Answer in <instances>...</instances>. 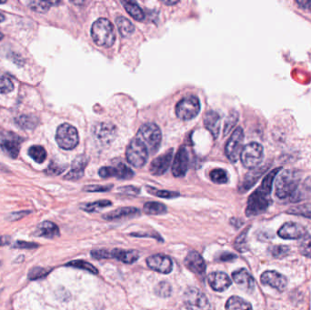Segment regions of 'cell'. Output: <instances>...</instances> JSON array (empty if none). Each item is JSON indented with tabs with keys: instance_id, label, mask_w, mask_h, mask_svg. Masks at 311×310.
I'll list each match as a JSON object with an SVG mask.
<instances>
[{
	"instance_id": "d6986e66",
	"label": "cell",
	"mask_w": 311,
	"mask_h": 310,
	"mask_svg": "<svg viewBox=\"0 0 311 310\" xmlns=\"http://www.w3.org/2000/svg\"><path fill=\"white\" fill-rule=\"evenodd\" d=\"M185 266L189 268L190 271L197 275H204L206 272V263L203 258L195 250L189 251V254L185 258Z\"/></svg>"
},
{
	"instance_id": "44dd1931",
	"label": "cell",
	"mask_w": 311,
	"mask_h": 310,
	"mask_svg": "<svg viewBox=\"0 0 311 310\" xmlns=\"http://www.w3.org/2000/svg\"><path fill=\"white\" fill-rule=\"evenodd\" d=\"M207 282L213 290L217 292H222L228 289L232 281L227 274L223 272H213L207 276Z\"/></svg>"
},
{
	"instance_id": "816d5d0a",
	"label": "cell",
	"mask_w": 311,
	"mask_h": 310,
	"mask_svg": "<svg viewBox=\"0 0 311 310\" xmlns=\"http://www.w3.org/2000/svg\"><path fill=\"white\" fill-rule=\"evenodd\" d=\"M119 191H121L124 194L131 195V196H136V195L139 194V189L135 188L133 186L123 187V188L119 189Z\"/></svg>"
},
{
	"instance_id": "ee69618b",
	"label": "cell",
	"mask_w": 311,
	"mask_h": 310,
	"mask_svg": "<svg viewBox=\"0 0 311 310\" xmlns=\"http://www.w3.org/2000/svg\"><path fill=\"white\" fill-rule=\"evenodd\" d=\"M13 89H14V84L12 82L11 79L6 76L0 75V93L7 94L13 91Z\"/></svg>"
},
{
	"instance_id": "b9f144b4",
	"label": "cell",
	"mask_w": 311,
	"mask_h": 310,
	"mask_svg": "<svg viewBox=\"0 0 311 310\" xmlns=\"http://www.w3.org/2000/svg\"><path fill=\"white\" fill-rule=\"evenodd\" d=\"M148 192L151 195H154L156 197L162 198V199H175L179 197L178 192L175 191H167V190H159V189H154L151 187H147Z\"/></svg>"
},
{
	"instance_id": "6f0895ef",
	"label": "cell",
	"mask_w": 311,
	"mask_h": 310,
	"mask_svg": "<svg viewBox=\"0 0 311 310\" xmlns=\"http://www.w3.org/2000/svg\"><path fill=\"white\" fill-rule=\"evenodd\" d=\"M303 187L305 188L306 190L311 192V176L306 178L305 181L303 182Z\"/></svg>"
},
{
	"instance_id": "9c48e42d",
	"label": "cell",
	"mask_w": 311,
	"mask_h": 310,
	"mask_svg": "<svg viewBox=\"0 0 311 310\" xmlns=\"http://www.w3.org/2000/svg\"><path fill=\"white\" fill-rule=\"evenodd\" d=\"M200 111V100L195 96H188L176 105V114L182 120H190L199 115Z\"/></svg>"
},
{
	"instance_id": "7c38bea8",
	"label": "cell",
	"mask_w": 311,
	"mask_h": 310,
	"mask_svg": "<svg viewBox=\"0 0 311 310\" xmlns=\"http://www.w3.org/2000/svg\"><path fill=\"white\" fill-rule=\"evenodd\" d=\"M93 135L95 139L101 144H110L116 138L117 128L109 123H100L95 126Z\"/></svg>"
},
{
	"instance_id": "91938a15",
	"label": "cell",
	"mask_w": 311,
	"mask_h": 310,
	"mask_svg": "<svg viewBox=\"0 0 311 310\" xmlns=\"http://www.w3.org/2000/svg\"><path fill=\"white\" fill-rule=\"evenodd\" d=\"M5 20V17L0 13V23L2 22V21H4Z\"/></svg>"
},
{
	"instance_id": "94428289",
	"label": "cell",
	"mask_w": 311,
	"mask_h": 310,
	"mask_svg": "<svg viewBox=\"0 0 311 310\" xmlns=\"http://www.w3.org/2000/svg\"><path fill=\"white\" fill-rule=\"evenodd\" d=\"M3 39V35H2V34L0 33V40H1V39Z\"/></svg>"
},
{
	"instance_id": "f5cc1de1",
	"label": "cell",
	"mask_w": 311,
	"mask_h": 310,
	"mask_svg": "<svg viewBox=\"0 0 311 310\" xmlns=\"http://www.w3.org/2000/svg\"><path fill=\"white\" fill-rule=\"evenodd\" d=\"M31 211H19V212H15V213H12L9 216V220L11 221H17L19 220L20 218H23L24 216H28V214H30Z\"/></svg>"
},
{
	"instance_id": "5b68a950",
	"label": "cell",
	"mask_w": 311,
	"mask_h": 310,
	"mask_svg": "<svg viewBox=\"0 0 311 310\" xmlns=\"http://www.w3.org/2000/svg\"><path fill=\"white\" fill-rule=\"evenodd\" d=\"M264 157V149L262 145L251 142L246 145L240 154L242 165L249 169H254L261 164Z\"/></svg>"
},
{
	"instance_id": "7402d4cb",
	"label": "cell",
	"mask_w": 311,
	"mask_h": 310,
	"mask_svg": "<svg viewBox=\"0 0 311 310\" xmlns=\"http://www.w3.org/2000/svg\"><path fill=\"white\" fill-rule=\"evenodd\" d=\"M89 163V157L87 155H80L73 161L70 171L64 177L67 180H78L84 176V170Z\"/></svg>"
},
{
	"instance_id": "603a6c76",
	"label": "cell",
	"mask_w": 311,
	"mask_h": 310,
	"mask_svg": "<svg viewBox=\"0 0 311 310\" xmlns=\"http://www.w3.org/2000/svg\"><path fill=\"white\" fill-rule=\"evenodd\" d=\"M204 125L213 138L217 139L220 131V116L217 112L207 111L204 116Z\"/></svg>"
},
{
	"instance_id": "db71d44e",
	"label": "cell",
	"mask_w": 311,
	"mask_h": 310,
	"mask_svg": "<svg viewBox=\"0 0 311 310\" xmlns=\"http://www.w3.org/2000/svg\"><path fill=\"white\" fill-rule=\"evenodd\" d=\"M300 8L304 10H309L311 12V0H303V1H296L295 2Z\"/></svg>"
},
{
	"instance_id": "cb8c5ba5",
	"label": "cell",
	"mask_w": 311,
	"mask_h": 310,
	"mask_svg": "<svg viewBox=\"0 0 311 310\" xmlns=\"http://www.w3.org/2000/svg\"><path fill=\"white\" fill-rule=\"evenodd\" d=\"M266 170H267L266 166L257 167V168L252 169L250 173H248L246 175L243 182L239 187V191L241 193H244L246 191L250 190L255 185L256 183L258 182V180L260 178V177L266 172Z\"/></svg>"
},
{
	"instance_id": "ffe728a7",
	"label": "cell",
	"mask_w": 311,
	"mask_h": 310,
	"mask_svg": "<svg viewBox=\"0 0 311 310\" xmlns=\"http://www.w3.org/2000/svg\"><path fill=\"white\" fill-rule=\"evenodd\" d=\"M232 278L239 288L246 292H252L255 288L254 278L250 275L249 271L245 268H240L232 273Z\"/></svg>"
},
{
	"instance_id": "d6a6232c",
	"label": "cell",
	"mask_w": 311,
	"mask_h": 310,
	"mask_svg": "<svg viewBox=\"0 0 311 310\" xmlns=\"http://www.w3.org/2000/svg\"><path fill=\"white\" fill-rule=\"evenodd\" d=\"M111 205V201L102 200H99V201H95V202H92V203H87V204L81 205L80 208L82 210L86 211V212H89V213H94V212H99V211L102 210L103 208Z\"/></svg>"
},
{
	"instance_id": "8992f818",
	"label": "cell",
	"mask_w": 311,
	"mask_h": 310,
	"mask_svg": "<svg viewBox=\"0 0 311 310\" xmlns=\"http://www.w3.org/2000/svg\"><path fill=\"white\" fill-rule=\"evenodd\" d=\"M56 141L62 150H74L79 142L77 128L67 123L62 124L56 130Z\"/></svg>"
},
{
	"instance_id": "680465c9",
	"label": "cell",
	"mask_w": 311,
	"mask_h": 310,
	"mask_svg": "<svg viewBox=\"0 0 311 310\" xmlns=\"http://www.w3.org/2000/svg\"><path fill=\"white\" fill-rule=\"evenodd\" d=\"M178 3H179V1H177V0H175V1H171V0H168V1H163V4H165V5H167V6H174V5H177Z\"/></svg>"
},
{
	"instance_id": "f35d334b",
	"label": "cell",
	"mask_w": 311,
	"mask_h": 310,
	"mask_svg": "<svg viewBox=\"0 0 311 310\" xmlns=\"http://www.w3.org/2000/svg\"><path fill=\"white\" fill-rule=\"evenodd\" d=\"M54 4H58V2L32 1V2H29L28 6L33 11L38 12V13H46V12L49 11L51 5H54Z\"/></svg>"
},
{
	"instance_id": "836d02e7",
	"label": "cell",
	"mask_w": 311,
	"mask_h": 310,
	"mask_svg": "<svg viewBox=\"0 0 311 310\" xmlns=\"http://www.w3.org/2000/svg\"><path fill=\"white\" fill-rule=\"evenodd\" d=\"M28 155L37 163H43L47 158V151L41 146H32L28 150Z\"/></svg>"
},
{
	"instance_id": "e0dca14e",
	"label": "cell",
	"mask_w": 311,
	"mask_h": 310,
	"mask_svg": "<svg viewBox=\"0 0 311 310\" xmlns=\"http://www.w3.org/2000/svg\"><path fill=\"white\" fill-rule=\"evenodd\" d=\"M307 234L305 227L298 223L287 222L278 229V235L283 239H300Z\"/></svg>"
},
{
	"instance_id": "f907efd6",
	"label": "cell",
	"mask_w": 311,
	"mask_h": 310,
	"mask_svg": "<svg viewBox=\"0 0 311 310\" xmlns=\"http://www.w3.org/2000/svg\"><path fill=\"white\" fill-rule=\"evenodd\" d=\"M91 256L96 259H105L109 258V251L107 250H94L91 252Z\"/></svg>"
},
{
	"instance_id": "60d3db41",
	"label": "cell",
	"mask_w": 311,
	"mask_h": 310,
	"mask_svg": "<svg viewBox=\"0 0 311 310\" xmlns=\"http://www.w3.org/2000/svg\"><path fill=\"white\" fill-rule=\"evenodd\" d=\"M239 121V113L237 111L232 110L225 122V127H224V136H227L236 126V124Z\"/></svg>"
},
{
	"instance_id": "52a82bcc",
	"label": "cell",
	"mask_w": 311,
	"mask_h": 310,
	"mask_svg": "<svg viewBox=\"0 0 311 310\" xmlns=\"http://www.w3.org/2000/svg\"><path fill=\"white\" fill-rule=\"evenodd\" d=\"M184 303L188 310H211L208 299L199 288H188L184 293Z\"/></svg>"
},
{
	"instance_id": "1f68e13d",
	"label": "cell",
	"mask_w": 311,
	"mask_h": 310,
	"mask_svg": "<svg viewBox=\"0 0 311 310\" xmlns=\"http://www.w3.org/2000/svg\"><path fill=\"white\" fill-rule=\"evenodd\" d=\"M148 215H163L167 211V207L159 202H147L143 207Z\"/></svg>"
},
{
	"instance_id": "9f6ffc18",
	"label": "cell",
	"mask_w": 311,
	"mask_h": 310,
	"mask_svg": "<svg viewBox=\"0 0 311 310\" xmlns=\"http://www.w3.org/2000/svg\"><path fill=\"white\" fill-rule=\"evenodd\" d=\"M237 257L233 255V254H230V253H224L223 255L220 256V260L228 261L232 260L234 258H236Z\"/></svg>"
},
{
	"instance_id": "30bf717a",
	"label": "cell",
	"mask_w": 311,
	"mask_h": 310,
	"mask_svg": "<svg viewBox=\"0 0 311 310\" xmlns=\"http://www.w3.org/2000/svg\"><path fill=\"white\" fill-rule=\"evenodd\" d=\"M243 142L244 131L241 128H237L228 139L225 148V153L230 162L236 163L239 160L240 154L243 150Z\"/></svg>"
},
{
	"instance_id": "7dc6e473",
	"label": "cell",
	"mask_w": 311,
	"mask_h": 310,
	"mask_svg": "<svg viewBox=\"0 0 311 310\" xmlns=\"http://www.w3.org/2000/svg\"><path fill=\"white\" fill-rule=\"evenodd\" d=\"M113 188L111 185L107 186H100V185H89L84 188V191L87 192H106L109 191Z\"/></svg>"
},
{
	"instance_id": "5bb4252c",
	"label": "cell",
	"mask_w": 311,
	"mask_h": 310,
	"mask_svg": "<svg viewBox=\"0 0 311 310\" xmlns=\"http://www.w3.org/2000/svg\"><path fill=\"white\" fill-rule=\"evenodd\" d=\"M260 281L263 285L269 286L270 288L277 289L279 292H283L288 286L287 277L274 270L264 272L260 277Z\"/></svg>"
},
{
	"instance_id": "484cf974",
	"label": "cell",
	"mask_w": 311,
	"mask_h": 310,
	"mask_svg": "<svg viewBox=\"0 0 311 310\" xmlns=\"http://www.w3.org/2000/svg\"><path fill=\"white\" fill-rule=\"evenodd\" d=\"M139 213H140V211L136 207H120L116 210L106 213V215L103 216V218L106 220H108V221H113V220H117V219H122L125 217L138 216L139 215Z\"/></svg>"
},
{
	"instance_id": "2e32d148",
	"label": "cell",
	"mask_w": 311,
	"mask_h": 310,
	"mask_svg": "<svg viewBox=\"0 0 311 310\" xmlns=\"http://www.w3.org/2000/svg\"><path fill=\"white\" fill-rule=\"evenodd\" d=\"M189 156L188 150H186L185 147H181L178 150L173 162L172 174L174 177H184L189 169Z\"/></svg>"
},
{
	"instance_id": "4fadbf2b",
	"label": "cell",
	"mask_w": 311,
	"mask_h": 310,
	"mask_svg": "<svg viewBox=\"0 0 311 310\" xmlns=\"http://www.w3.org/2000/svg\"><path fill=\"white\" fill-rule=\"evenodd\" d=\"M99 173L103 178L116 177L118 179H130L135 176L133 170L123 163H119L116 166H103Z\"/></svg>"
},
{
	"instance_id": "11a10c76",
	"label": "cell",
	"mask_w": 311,
	"mask_h": 310,
	"mask_svg": "<svg viewBox=\"0 0 311 310\" xmlns=\"http://www.w3.org/2000/svg\"><path fill=\"white\" fill-rule=\"evenodd\" d=\"M11 242V238L8 236H0V247L7 246Z\"/></svg>"
},
{
	"instance_id": "7bdbcfd3",
	"label": "cell",
	"mask_w": 311,
	"mask_h": 310,
	"mask_svg": "<svg viewBox=\"0 0 311 310\" xmlns=\"http://www.w3.org/2000/svg\"><path fill=\"white\" fill-rule=\"evenodd\" d=\"M155 293L160 298H168L172 294V288L169 283L162 281L158 283L155 288Z\"/></svg>"
},
{
	"instance_id": "9a60e30c",
	"label": "cell",
	"mask_w": 311,
	"mask_h": 310,
	"mask_svg": "<svg viewBox=\"0 0 311 310\" xmlns=\"http://www.w3.org/2000/svg\"><path fill=\"white\" fill-rule=\"evenodd\" d=\"M147 264L152 270L162 274H168L172 271L173 262L169 257L162 254H156L147 258Z\"/></svg>"
},
{
	"instance_id": "4316f807",
	"label": "cell",
	"mask_w": 311,
	"mask_h": 310,
	"mask_svg": "<svg viewBox=\"0 0 311 310\" xmlns=\"http://www.w3.org/2000/svg\"><path fill=\"white\" fill-rule=\"evenodd\" d=\"M116 258L126 264H133L139 259V253L136 250H116L109 251V258Z\"/></svg>"
},
{
	"instance_id": "d4e9b609",
	"label": "cell",
	"mask_w": 311,
	"mask_h": 310,
	"mask_svg": "<svg viewBox=\"0 0 311 310\" xmlns=\"http://www.w3.org/2000/svg\"><path fill=\"white\" fill-rule=\"evenodd\" d=\"M35 234L38 237L54 238L60 236V231L55 223L51 221H44L39 224Z\"/></svg>"
},
{
	"instance_id": "7a4b0ae2",
	"label": "cell",
	"mask_w": 311,
	"mask_h": 310,
	"mask_svg": "<svg viewBox=\"0 0 311 310\" xmlns=\"http://www.w3.org/2000/svg\"><path fill=\"white\" fill-rule=\"evenodd\" d=\"M301 175L293 169H285L278 172L275 177V194L280 200L288 199L294 194L300 185Z\"/></svg>"
},
{
	"instance_id": "4dcf8cb0",
	"label": "cell",
	"mask_w": 311,
	"mask_h": 310,
	"mask_svg": "<svg viewBox=\"0 0 311 310\" xmlns=\"http://www.w3.org/2000/svg\"><path fill=\"white\" fill-rule=\"evenodd\" d=\"M16 122L23 129H34L39 124V118L34 115H22L17 117Z\"/></svg>"
},
{
	"instance_id": "74e56055",
	"label": "cell",
	"mask_w": 311,
	"mask_h": 310,
	"mask_svg": "<svg viewBox=\"0 0 311 310\" xmlns=\"http://www.w3.org/2000/svg\"><path fill=\"white\" fill-rule=\"evenodd\" d=\"M210 179L216 184H226L228 181V175L226 170L221 168H216L209 174Z\"/></svg>"
},
{
	"instance_id": "ba28073f",
	"label": "cell",
	"mask_w": 311,
	"mask_h": 310,
	"mask_svg": "<svg viewBox=\"0 0 311 310\" xmlns=\"http://www.w3.org/2000/svg\"><path fill=\"white\" fill-rule=\"evenodd\" d=\"M127 160L131 166L142 167L147 163L149 157V151L139 139H134L128 145L126 151Z\"/></svg>"
},
{
	"instance_id": "8fae6325",
	"label": "cell",
	"mask_w": 311,
	"mask_h": 310,
	"mask_svg": "<svg viewBox=\"0 0 311 310\" xmlns=\"http://www.w3.org/2000/svg\"><path fill=\"white\" fill-rule=\"evenodd\" d=\"M22 139L16 134L6 133L0 140V150L11 158H17L20 150Z\"/></svg>"
},
{
	"instance_id": "ac0fdd59",
	"label": "cell",
	"mask_w": 311,
	"mask_h": 310,
	"mask_svg": "<svg viewBox=\"0 0 311 310\" xmlns=\"http://www.w3.org/2000/svg\"><path fill=\"white\" fill-rule=\"evenodd\" d=\"M173 157V150H168L164 155L156 157L150 164V171L154 176H161L170 166Z\"/></svg>"
},
{
	"instance_id": "83f0119b",
	"label": "cell",
	"mask_w": 311,
	"mask_h": 310,
	"mask_svg": "<svg viewBox=\"0 0 311 310\" xmlns=\"http://www.w3.org/2000/svg\"><path fill=\"white\" fill-rule=\"evenodd\" d=\"M121 4L125 7L126 11L133 17L137 21L144 20L145 14L141 7L138 5V3L134 1H121Z\"/></svg>"
},
{
	"instance_id": "ab89813d",
	"label": "cell",
	"mask_w": 311,
	"mask_h": 310,
	"mask_svg": "<svg viewBox=\"0 0 311 310\" xmlns=\"http://www.w3.org/2000/svg\"><path fill=\"white\" fill-rule=\"evenodd\" d=\"M299 249L302 255L311 258V237L308 233L303 238H300Z\"/></svg>"
},
{
	"instance_id": "681fc988",
	"label": "cell",
	"mask_w": 311,
	"mask_h": 310,
	"mask_svg": "<svg viewBox=\"0 0 311 310\" xmlns=\"http://www.w3.org/2000/svg\"><path fill=\"white\" fill-rule=\"evenodd\" d=\"M248 233V229L245 230L244 232L241 233L239 236L238 239L236 240V248L238 250H240V252H244V250H246V235Z\"/></svg>"
},
{
	"instance_id": "f1b7e54d",
	"label": "cell",
	"mask_w": 311,
	"mask_h": 310,
	"mask_svg": "<svg viewBox=\"0 0 311 310\" xmlns=\"http://www.w3.org/2000/svg\"><path fill=\"white\" fill-rule=\"evenodd\" d=\"M226 310H252V306L245 299L233 296L228 299Z\"/></svg>"
},
{
	"instance_id": "bcb514c9",
	"label": "cell",
	"mask_w": 311,
	"mask_h": 310,
	"mask_svg": "<svg viewBox=\"0 0 311 310\" xmlns=\"http://www.w3.org/2000/svg\"><path fill=\"white\" fill-rule=\"evenodd\" d=\"M65 169H66V166H59L55 164L54 162H52L47 168V170H45V173L49 176H58L63 173Z\"/></svg>"
},
{
	"instance_id": "f6af8a7d",
	"label": "cell",
	"mask_w": 311,
	"mask_h": 310,
	"mask_svg": "<svg viewBox=\"0 0 311 310\" xmlns=\"http://www.w3.org/2000/svg\"><path fill=\"white\" fill-rule=\"evenodd\" d=\"M269 252L271 253V255L276 258H284L286 256L288 255L289 253V247L287 246H282V245H279V246H272L271 248H269Z\"/></svg>"
},
{
	"instance_id": "6da1fadb",
	"label": "cell",
	"mask_w": 311,
	"mask_h": 310,
	"mask_svg": "<svg viewBox=\"0 0 311 310\" xmlns=\"http://www.w3.org/2000/svg\"><path fill=\"white\" fill-rule=\"evenodd\" d=\"M280 170L281 168H276L269 172L262 180L261 185L250 195L246 208L247 216L260 215L261 213L267 210L269 206L271 205L272 200L270 198V194L272 191L273 182Z\"/></svg>"
},
{
	"instance_id": "e575fe53",
	"label": "cell",
	"mask_w": 311,
	"mask_h": 310,
	"mask_svg": "<svg viewBox=\"0 0 311 310\" xmlns=\"http://www.w3.org/2000/svg\"><path fill=\"white\" fill-rule=\"evenodd\" d=\"M66 266H70V267H75V268H79V269H83L86 271H89L91 274L98 275L99 270L95 267L92 264H90L89 262L84 260H73L68 262L66 264Z\"/></svg>"
},
{
	"instance_id": "3957f363",
	"label": "cell",
	"mask_w": 311,
	"mask_h": 310,
	"mask_svg": "<svg viewBox=\"0 0 311 310\" xmlns=\"http://www.w3.org/2000/svg\"><path fill=\"white\" fill-rule=\"evenodd\" d=\"M91 37L95 43L103 48H110L116 40V34L111 22L106 18L96 20L91 28Z\"/></svg>"
},
{
	"instance_id": "8d00e7d4",
	"label": "cell",
	"mask_w": 311,
	"mask_h": 310,
	"mask_svg": "<svg viewBox=\"0 0 311 310\" xmlns=\"http://www.w3.org/2000/svg\"><path fill=\"white\" fill-rule=\"evenodd\" d=\"M287 212L295 216H305L308 218H311V204L297 206L294 207H291Z\"/></svg>"
},
{
	"instance_id": "277c9868",
	"label": "cell",
	"mask_w": 311,
	"mask_h": 310,
	"mask_svg": "<svg viewBox=\"0 0 311 310\" xmlns=\"http://www.w3.org/2000/svg\"><path fill=\"white\" fill-rule=\"evenodd\" d=\"M136 139L144 145L149 153H154L158 150L161 143L162 134L160 128L154 123L142 125L137 133Z\"/></svg>"
},
{
	"instance_id": "f546056e",
	"label": "cell",
	"mask_w": 311,
	"mask_h": 310,
	"mask_svg": "<svg viewBox=\"0 0 311 310\" xmlns=\"http://www.w3.org/2000/svg\"><path fill=\"white\" fill-rule=\"evenodd\" d=\"M116 23H117L119 33L124 38H128L135 32V27H134L133 24L128 20V18L120 16V17H117Z\"/></svg>"
},
{
	"instance_id": "c3c4849f",
	"label": "cell",
	"mask_w": 311,
	"mask_h": 310,
	"mask_svg": "<svg viewBox=\"0 0 311 310\" xmlns=\"http://www.w3.org/2000/svg\"><path fill=\"white\" fill-rule=\"evenodd\" d=\"M39 245L34 242H27V241H17L14 244V249H20V250H35L38 249Z\"/></svg>"
},
{
	"instance_id": "d590c367",
	"label": "cell",
	"mask_w": 311,
	"mask_h": 310,
	"mask_svg": "<svg viewBox=\"0 0 311 310\" xmlns=\"http://www.w3.org/2000/svg\"><path fill=\"white\" fill-rule=\"evenodd\" d=\"M51 270H52L51 268L34 266L33 268H31L30 271L28 272V279L33 281V280H38V279L44 278V277H47L50 274Z\"/></svg>"
}]
</instances>
